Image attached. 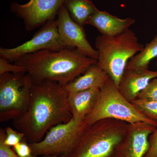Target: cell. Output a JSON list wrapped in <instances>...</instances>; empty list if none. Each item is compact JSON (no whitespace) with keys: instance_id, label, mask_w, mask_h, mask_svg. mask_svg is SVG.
<instances>
[{"instance_id":"17","label":"cell","mask_w":157,"mask_h":157,"mask_svg":"<svg viewBox=\"0 0 157 157\" xmlns=\"http://www.w3.org/2000/svg\"><path fill=\"white\" fill-rule=\"evenodd\" d=\"M156 57L157 35L142 50L131 59L126 68L138 70H147L151 62Z\"/></svg>"},{"instance_id":"14","label":"cell","mask_w":157,"mask_h":157,"mask_svg":"<svg viewBox=\"0 0 157 157\" xmlns=\"http://www.w3.org/2000/svg\"><path fill=\"white\" fill-rule=\"evenodd\" d=\"M100 91L98 89H92L68 94V107L74 120L84 121L94 108Z\"/></svg>"},{"instance_id":"6","label":"cell","mask_w":157,"mask_h":157,"mask_svg":"<svg viewBox=\"0 0 157 157\" xmlns=\"http://www.w3.org/2000/svg\"><path fill=\"white\" fill-rule=\"evenodd\" d=\"M34 82L29 73L0 75V122L19 117L28 104Z\"/></svg>"},{"instance_id":"24","label":"cell","mask_w":157,"mask_h":157,"mask_svg":"<svg viewBox=\"0 0 157 157\" xmlns=\"http://www.w3.org/2000/svg\"><path fill=\"white\" fill-rule=\"evenodd\" d=\"M149 148L144 157H157V128L149 137Z\"/></svg>"},{"instance_id":"23","label":"cell","mask_w":157,"mask_h":157,"mask_svg":"<svg viewBox=\"0 0 157 157\" xmlns=\"http://www.w3.org/2000/svg\"><path fill=\"white\" fill-rule=\"evenodd\" d=\"M5 129H0V157H19L11 148V147L8 146L4 143L6 137Z\"/></svg>"},{"instance_id":"21","label":"cell","mask_w":157,"mask_h":157,"mask_svg":"<svg viewBox=\"0 0 157 157\" xmlns=\"http://www.w3.org/2000/svg\"><path fill=\"white\" fill-rule=\"evenodd\" d=\"M7 73H26L25 68L16 64L11 63L6 59L0 58V75Z\"/></svg>"},{"instance_id":"26","label":"cell","mask_w":157,"mask_h":157,"mask_svg":"<svg viewBox=\"0 0 157 157\" xmlns=\"http://www.w3.org/2000/svg\"><path fill=\"white\" fill-rule=\"evenodd\" d=\"M109 157H115V155H114L113 154V155Z\"/></svg>"},{"instance_id":"27","label":"cell","mask_w":157,"mask_h":157,"mask_svg":"<svg viewBox=\"0 0 157 157\" xmlns=\"http://www.w3.org/2000/svg\"><path fill=\"white\" fill-rule=\"evenodd\" d=\"M156 67H157V63H156Z\"/></svg>"},{"instance_id":"3","label":"cell","mask_w":157,"mask_h":157,"mask_svg":"<svg viewBox=\"0 0 157 157\" xmlns=\"http://www.w3.org/2000/svg\"><path fill=\"white\" fill-rule=\"evenodd\" d=\"M128 123L107 118L87 126L68 157H109L126 133Z\"/></svg>"},{"instance_id":"1","label":"cell","mask_w":157,"mask_h":157,"mask_svg":"<svg viewBox=\"0 0 157 157\" xmlns=\"http://www.w3.org/2000/svg\"><path fill=\"white\" fill-rule=\"evenodd\" d=\"M68 97L64 86L54 82H34L27 107L22 115L13 120V125L25 134L29 144L39 142L51 128L73 118Z\"/></svg>"},{"instance_id":"9","label":"cell","mask_w":157,"mask_h":157,"mask_svg":"<svg viewBox=\"0 0 157 157\" xmlns=\"http://www.w3.org/2000/svg\"><path fill=\"white\" fill-rule=\"evenodd\" d=\"M65 1L30 0L23 5L13 2L10 5V11L23 20L26 30L31 32L56 19Z\"/></svg>"},{"instance_id":"4","label":"cell","mask_w":157,"mask_h":157,"mask_svg":"<svg viewBox=\"0 0 157 157\" xmlns=\"http://www.w3.org/2000/svg\"><path fill=\"white\" fill-rule=\"evenodd\" d=\"M97 64L118 86L121 78L131 59L144 47L131 29L114 37L100 35L96 38Z\"/></svg>"},{"instance_id":"20","label":"cell","mask_w":157,"mask_h":157,"mask_svg":"<svg viewBox=\"0 0 157 157\" xmlns=\"http://www.w3.org/2000/svg\"><path fill=\"white\" fill-rule=\"evenodd\" d=\"M137 98L157 101V77L149 82L145 88L139 94Z\"/></svg>"},{"instance_id":"8","label":"cell","mask_w":157,"mask_h":157,"mask_svg":"<svg viewBox=\"0 0 157 157\" xmlns=\"http://www.w3.org/2000/svg\"><path fill=\"white\" fill-rule=\"evenodd\" d=\"M67 46L62 41L58 30L56 19L42 26L29 41L13 48H0V58L15 62L27 55L43 50H57Z\"/></svg>"},{"instance_id":"19","label":"cell","mask_w":157,"mask_h":157,"mask_svg":"<svg viewBox=\"0 0 157 157\" xmlns=\"http://www.w3.org/2000/svg\"><path fill=\"white\" fill-rule=\"evenodd\" d=\"M6 136L4 139L5 144L10 147H14L25 139V135L18 131H15L10 127L5 129Z\"/></svg>"},{"instance_id":"5","label":"cell","mask_w":157,"mask_h":157,"mask_svg":"<svg viewBox=\"0 0 157 157\" xmlns=\"http://www.w3.org/2000/svg\"><path fill=\"white\" fill-rule=\"evenodd\" d=\"M111 118L128 124L147 123L157 128V123L144 116L119 91L109 78L101 90L95 106L84 121L86 125L104 119Z\"/></svg>"},{"instance_id":"22","label":"cell","mask_w":157,"mask_h":157,"mask_svg":"<svg viewBox=\"0 0 157 157\" xmlns=\"http://www.w3.org/2000/svg\"><path fill=\"white\" fill-rule=\"evenodd\" d=\"M13 149L19 157H37L33 154L29 144L25 139L13 147Z\"/></svg>"},{"instance_id":"15","label":"cell","mask_w":157,"mask_h":157,"mask_svg":"<svg viewBox=\"0 0 157 157\" xmlns=\"http://www.w3.org/2000/svg\"><path fill=\"white\" fill-rule=\"evenodd\" d=\"M109 76L97 63L91 66L81 76L64 86L68 94L92 89L101 90Z\"/></svg>"},{"instance_id":"25","label":"cell","mask_w":157,"mask_h":157,"mask_svg":"<svg viewBox=\"0 0 157 157\" xmlns=\"http://www.w3.org/2000/svg\"><path fill=\"white\" fill-rule=\"evenodd\" d=\"M41 157H68L67 155H45L42 156Z\"/></svg>"},{"instance_id":"18","label":"cell","mask_w":157,"mask_h":157,"mask_svg":"<svg viewBox=\"0 0 157 157\" xmlns=\"http://www.w3.org/2000/svg\"><path fill=\"white\" fill-rule=\"evenodd\" d=\"M131 103L144 116L157 123V101L137 98Z\"/></svg>"},{"instance_id":"16","label":"cell","mask_w":157,"mask_h":157,"mask_svg":"<svg viewBox=\"0 0 157 157\" xmlns=\"http://www.w3.org/2000/svg\"><path fill=\"white\" fill-rule=\"evenodd\" d=\"M63 6L72 19L82 27L99 10L90 0H65Z\"/></svg>"},{"instance_id":"13","label":"cell","mask_w":157,"mask_h":157,"mask_svg":"<svg viewBox=\"0 0 157 157\" xmlns=\"http://www.w3.org/2000/svg\"><path fill=\"white\" fill-rule=\"evenodd\" d=\"M135 22V20L131 17L121 19L107 11L98 10L88 21L87 25L95 27L101 35L114 37L126 32Z\"/></svg>"},{"instance_id":"12","label":"cell","mask_w":157,"mask_h":157,"mask_svg":"<svg viewBox=\"0 0 157 157\" xmlns=\"http://www.w3.org/2000/svg\"><path fill=\"white\" fill-rule=\"evenodd\" d=\"M157 77V70H138L126 68L118 89L122 95L132 102L147 86L152 79Z\"/></svg>"},{"instance_id":"2","label":"cell","mask_w":157,"mask_h":157,"mask_svg":"<svg viewBox=\"0 0 157 157\" xmlns=\"http://www.w3.org/2000/svg\"><path fill=\"white\" fill-rule=\"evenodd\" d=\"M98 61L75 48L43 50L14 62L24 67L34 82L48 80L64 86L81 76Z\"/></svg>"},{"instance_id":"7","label":"cell","mask_w":157,"mask_h":157,"mask_svg":"<svg viewBox=\"0 0 157 157\" xmlns=\"http://www.w3.org/2000/svg\"><path fill=\"white\" fill-rule=\"evenodd\" d=\"M87 126L84 121L77 122L73 118L68 122L54 126L42 140L29 144L33 154L36 157L45 155L69 156Z\"/></svg>"},{"instance_id":"11","label":"cell","mask_w":157,"mask_h":157,"mask_svg":"<svg viewBox=\"0 0 157 157\" xmlns=\"http://www.w3.org/2000/svg\"><path fill=\"white\" fill-rule=\"evenodd\" d=\"M156 128L144 122L129 124L125 135L115 149V157H145L149 148V137Z\"/></svg>"},{"instance_id":"10","label":"cell","mask_w":157,"mask_h":157,"mask_svg":"<svg viewBox=\"0 0 157 157\" xmlns=\"http://www.w3.org/2000/svg\"><path fill=\"white\" fill-rule=\"evenodd\" d=\"M56 21L59 35L67 47L77 48L98 61V51L88 41L83 27L72 19L63 5L59 11Z\"/></svg>"}]
</instances>
